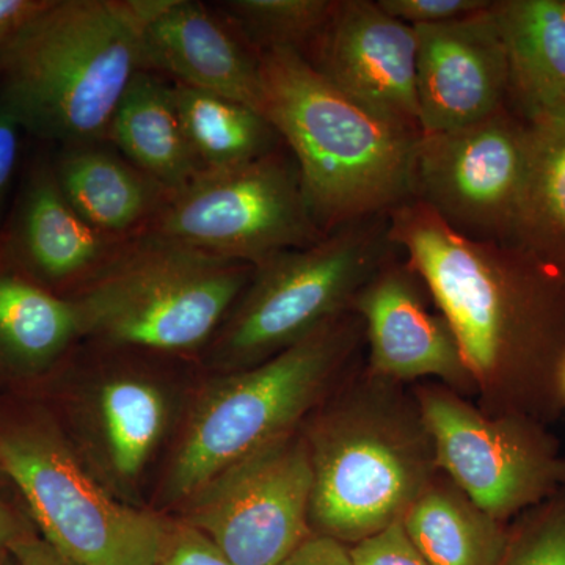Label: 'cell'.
<instances>
[{
    "label": "cell",
    "instance_id": "12",
    "mask_svg": "<svg viewBox=\"0 0 565 565\" xmlns=\"http://www.w3.org/2000/svg\"><path fill=\"white\" fill-rule=\"evenodd\" d=\"M526 161V121L509 106L462 128L422 134L412 200L468 239L512 243Z\"/></svg>",
    "mask_w": 565,
    "mask_h": 565
},
{
    "label": "cell",
    "instance_id": "31",
    "mask_svg": "<svg viewBox=\"0 0 565 565\" xmlns=\"http://www.w3.org/2000/svg\"><path fill=\"white\" fill-rule=\"evenodd\" d=\"M280 565H355L349 546L327 535L311 534Z\"/></svg>",
    "mask_w": 565,
    "mask_h": 565
},
{
    "label": "cell",
    "instance_id": "17",
    "mask_svg": "<svg viewBox=\"0 0 565 565\" xmlns=\"http://www.w3.org/2000/svg\"><path fill=\"white\" fill-rule=\"evenodd\" d=\"M131 241L93 228L63 195L54 169L46 167L29 182L11 247L29 273L51 285L73 286L76 292Z\"/></svg>",
    "mask_w": 565,
    "mask_h": 565
},
{
    "label": "cell",
    "instance_id": "8",
    "mask_svg": "<svg viewBox=\"0 0 565 565\" xmlns=\"http://www.w3.org/2000/svg\"><path fill=\"white\" fill-rule=\"evenodd\" d=\"M0 467L21 490L43 541L77 565H156L170 525L118 503L55 427L0 429Z\"/></svg>",
    "mask_w": 565,
    "mask_h": 565
},
{
    "label": "cell",
    "instance_id": "11",
    "mask_svg": "<svg viewBox=\"0 0 565 565\" xmlns=\"http://www.w3.org/2000/svg\"><path fill=\"white\" fill-rule=\"evenodd\" d=\"M313 468L302 426L226 467L188 500L189 526L234 565H280L313 534Z\"/></svg>",
    "mask_w": 565,
    "mask_h": 565
},
{
    "label": "cell",
    "instance_id": "23",
    "mask_svg": "<svg viewBox=\"0 0 565 565\" xmlns=\"http://www.w3.org/2000/svg\"><path fill=\"white\" fill-rule=\"evenodd\" d=\"M173 96L202 172L245 166L282 147L274 126L245 104L181 84H173Z\"/></svg>",
    "mask_w": 565,
    "mask_h": 565
},
{
    "label": "cell",
    "instance_id": "10",
    "mask_svg": "<svg viewBox=\"0 0 565 565\" xmlns=\"http://www.w3.org/2000/svg\"><path fill=\"white\" fill-rule=\"evenodd\" d=\"M438 470L478 508L509 523L565 492V456L548 426L487 414L438 382L412 386Z\"/></svg>",
    "mask_w": 565,
    "mask_h": 565
},
{
    "label": "cell",
    "instance_id": "16",
    "mask_svg": "<svg viewBox=\"0 0 565 565\" xmlns=\"http://www.w3.org/2000/svg\"><path fill=\"white\" fill-rule=\"evenodd\" d=\"M141 52L145 70L173 84L262 109V54L214 6L148 0Z\"/></svg>",
    "mask_w": 565,
    "mask_h": 565
},
{
    "label": "cell",
    "instance_id": "18",
    "mask_svg": "<svg viewBox=\"0 0 565 565\" xmlns=\"http://www.w3.org/2000/svg\"><path fill=\"white\" fill-rule=\"evenodd\" d=\"M52 169L77 214L115 239L145 236L173 193L99 145L65 148Z\"/></svg>",
    "mask_w": 565,
    "mask_h": 565
},
{
    "label": "cell",
    "instance_id": "25",
    "mask_svg": "<svg viewBox=\"0 0 565 565\" xmlns=\"http://www.w3.org/2000/svg\"><path fill=\"white\" fill-rule=\"evenodd\" d=\"M99 411L111 467L137 478L166 427V397L145 379L115 377L103 386Z\"/></svg>",
    "mask_w": 565,
    "mask_h": 565
},
{
    "label": "cell",
    "instance_id": "1",
    "mask_svg": "<svg viewBox=\"0 0 565 565\" xmlns=\"http://www.w3.org/2000/svg\"><path fill=\"white\" fill-rule=\"evenodd\" d=\"M473 377L476 405L545 424L565 411V278L515 243L468 239L426 204L388 214Z\"/></svg>",
    "mask_w": 565,
    "mask_h": 565
},
{
    "label": "cell",
    "instance_id": "13",
    "mask_svg": "<svg viewBox=\"0 0 565 565\" xmlns=\"http://www.w3.org/2000/svg\"><path fill=\"white\" fill-rule=\"evenodd\" d=\"M371 373L399 382H438L467 399L476 386L459 344L426 282L404 253L393 250L355 297Z\"/></svg>",
    "mask_w": 565,
    "mask_h": 565
},
{
    "label": "cell",
    "instance_id": "29",
    "mask_svg": "<svg viewBox=\"0 0 565 565\" xmlns=\"http://www.w3.org/2000/svg\"><path fill=\"white\" fill-rule=\"evenodd\" d=\"M355 565H429L408 537L403 522L393 523L349 546Z\"/></svg>",
    "mask_w": 565,
    "mask_h": 565
},
{
    "label": "cell",
    "instance_id": "28",
    "mask_svg": "<svg viewBox=\"0 0 565 565\" xmlns=\"http://www.w3.org/2000/svg\"><path fill=\"white\" fill-rule=\"evenodd\" d=\"M377 3L394 20L422 28L481 13L492 7L493 0H377Z\"/></svg>",
    "mask_w": 565,
    "mask_h": 565
},
{
    "label": "cell",
    "instance_id": "32",
    "mask_svg": "<svg viewBox=\"0 0 565 565\" xmlns=\"http://www.w3.org/2000/svg\"><path fill=\"white\" fill-rule=\"evenodd\" d=\"M21 129L13 114L0 106V202L9 189L17 167Z\"/></svg>",
    "mask_w": 565,
    "mask_h": 565
},
{
    "label": "cell",
    "instance_id": "37",
    "mask_svg": "<svg viewBox=\"0 0 565 565\" xmlns=\"http://www.w3.org/2000/svg\"><path fill=\"white\" fill-rule=\"evenodd\" d=\"M563 393H564V401H565V363L563 367Z\"/></svg>",
    "mask_w": 565,
    "mask_h": 565
},
{
    "label": "cell",
    "instance_id": "30",
    "mask_svg": "<svg viewBox=\"0 0 565 565\" xmlns=\"http://www.w3.org/2000/svg\"><path fill=\"white\" fill-rule=\"evenodd\" d=\"M156 565H234L206 535L188 523L170 525Z\"/></svg>",
    "mask_w": 565,
    "mask_h": 565
},
{
    "label": "cell",
    "instance_id": "36",
    "mask_svg": "<svg viewBox=\"0 0 565 565\" xmlns=\"http://www.w3.org/2000/svg\"><path fill=\"white\" fill-rule=\"evenodd\" d=\"M0 565H17V563H14V559L11 557L10 553H7V555L0 556Z\"/></svg>",
    "mask_w": 565,
    "mask_h": 565
},
{
    "label": "cell",
    "instance_id": "4",
    "mask_svg": "<svg viewBox=\"0 0 565 565\" xmlns=\"http://www.w3.org/2000/svg\"><path fill=\"white\" fill-rule=\"evenodd\" d=\"M259 111L299 167L308 207L326 236L412 200L422 134L353 102L297 52H263Z\"/></svg>",
    "mask_w": 565,
    "mask_h": 565
},
{
    "label": "cell",
    "instance_id": "20",
    "mask_svg": "<svg viewBox=\"0 0 565 565\" xmlns=\"http://www.w3.org/2000/svg\"><path fill=\"white\" fill-rule=\"evenodd\" d=\"M109 141L169 191H180L202 173L178 114L173 84L152 71H139L126 88Z\"/></svg>",
    "mask_w": 565,
    "mask_h": 565
},
{
    "label": "cell",
    "instance_id": "22",
    "mask_svg": "<svg viewBox=\"0 0 565 565\" xmlns=\"http://www.w3.org/2000/svg\"><path fill=\"white\" fill-rule=\"evenodd\" d=\"M527 161L514 241L565 278V109L526 121Z\"/></svg>",
    "mask_w": 565,
    "mask_h": 565
},
{
    "label": "cell",
    "instance_id": "27",
    "mask_svg": "<svg viewBox=\"0 0 565 565\" xmlns=\"http://www.w3.org/2000/svg\"><path fill=\"white\" fill-rule=\"evenodd\" d=\"M500 565H565V492L516 516Z\"/></svg>",
    "mask_w": 565,
    "mask_h": 565
},
{
    "label": "cell",
    "instance_id": "5",
    "mask_svg": "<svg viewBox=\"0 0 565 565\" xmlns=\"http://www.w3.org/2000/svg\"><path fill=\"white\" fill-rule=\"evenodd\" d=\"M363 345V321L349 311L266 362L214 379L173 457L167 498L188 501L241 457L299 429L359 366Z\"/></svg>",
    "mask_w": 565,
    "mask_h": 565
},
{
    "label": "cell",
    "instance_id": "9",
    "mask_svg": "<svg viewBox=\"0 0 565 565\" xmlns=\"http://www.w3.org/2000/svg\"><path fill=\"white\" fill-rule=\"evenodd\" d=\"M147 234L252 266L326 237L285 143L245 166L196 174L172 193Z\"/></svg>",
    "mask_w": 565,
    "mask_h": 565
},
{
    "label": "cell",
    "instance_id": "7",
    "mask_svg": "<svg viewBox=\"0 0 565 565\" xmlns=\"http://www.w3.org/2000/svg\"><path fill=\"white\" fill-rule=\"evenodd\" d=\"M388 226V214L363 218L255 266L212 338L214 366L223 373L255 366L352 311L355 297L393 250Z\"/></svg>",
    "mask_w": 565,
    "mask_h": 565
},
{
    "label": "cell",
    "instance_id": "35",
    "mask_svg": "<svg viewBox=\"0 0 565 565\" xmlns=\"http://www.w3.org/2000/svg\"><path fill=\"white\" fill-rule=\"evenodd\" d=\"M25 534L29 533L22 530L20 522L14 519L10 509L0 501V556L10 553L11 545L24 537Z\"/></svg>",
    "mask_w": 565,
    "mask_h": 565
},
{
    "label": "cell",
    "instance_id": "34",
    "mask_svg": "<svg viewBox=\"0 0 565 565\" xmlns=\"http://www.w3.org/2000/svg\"><path fill=\"white\" fill-rule=\"evenodd\" d=\"M47 0H0V44L10 39L25 21L39 13Z\"/></svg>",
    "mask_w": 565,
    "mask_h": 565
},
{
    "label": "cell",
    "instance_id": "19",
    "mask_svg": "<svg viewBox=\"0 0 565 565\" xmlns=\"http://www.w3.org/2000/svg\"><path fill=\"white\" fill-rule=\"evenodd\" d=\"M509 107L525 121L565 109V0H494Z\"/></svg>",
    "mask_w": 565,
    "mask_h": 565
},
{
    "label": "cell",
    "instance_id": "3",
    "mask_svg": "<svg viewBox=\"0 0 565 565\" xmlns=\"http://www.w3.org/2000/svg\"><path fill=\"white\" fill-rule=\"evenodd\" d=\"M147 9L148 0H47L0 44V106L65 148L109 141L115 110L145 70Z\"/></svg>",
    "mask_w": 565,
    "mask_h": 565
},
{
    "label": "cell",
    "instance_id": "15",
    "mask_svg": "<svg viewBox=\"0 0 565 565\" xmlns=\"http://www.w3.org/2000/svg\"><path fill=\"white\" fill-rule=\"evenodd\" d=\"M414 29L422 134L462 128L509 106L508 55L493 3L462 20Z\"/></svg>",
    "mask_w": 565,
    "mask_h": 565
},
{
    "label": "cell",
    "instance_id": "6",
    "mask_svg": "<svg viewBox=\"0 0 565 565\" xmlns=\"http://www.w3.org/2000/svg\"><path fill=\"white\" fill-rule=\"evenodd\" d=\"M255 266L141 236L71 294L82 337L115 349L195 352L210 345Z\"/></svg>",
    "mask_w": 565,
    "mask_h": 565
},
{
    "label": "cell",
    "instance_id": "14",
    "mask_svg": "<svg viewBox=\"0 0 565 565\" xmlns=\"http://www.w3.org/2000/svg\"><path fill=\"white\" fill-rule=\"evenodd\" d=\"M418 41L373 0H337L302 57L338 90L385 120L422 134L416 90Z\"/></svg>",
    "mask_w": 565,
    "mask_h": 565
},
{
    "label": "cell",
    "instance_id": "33",
    "mask_svg": "<svg viewBox=\"0 0 565 565\" xmlns=\"http://www.w3.org/2000/svg\"><path fill=\"white\" fill-rule=\"evenodd\" d=\"M10 555L17 565H77L36 535L25 534L14 542Z\"/></svg>",
    "mask_w": 565,
    "mask_h": 565
},
{
    "label": "cell",
    "instance_id": "2",
    "mask_svg": "<svg viewBox=\"0 0 565 565\" xmlns=\"http://www.w3.org/2000/svg\"><path fill=\"white\" fill-rule=\"evenodd\" d=\"M310 525L351 546L393 523L440 473L414 390L359 364L302 424Z\"/></svg>",
    "mask_w": 565,
    "mask_h": 565
},
{
    "label": "cell",
    "instance_id": "21",
    "mask_svg": "<svg viewBox=\"0 0 565 565\" xmlns=\"http://www.w3.org/2000/svg\"><path fill=\"white\" fill-rule=\"evenodd\" d=\"M403 525L429 565H500L511 531V523L487 514L441 471Z\"/></svg>",
    "mask_w": 565,
    "mask_h": 565
},
{
    "label": "cell",
    "instance_id": "26",
    "mask_svg": "<svg viewBox=\"0 0 565 565\" xmlns=\"http://www.w3.org/2000/svg\"><path fill=\"white\" fill-rule=\"evenodd\" d=\"M214 7L259 54L303 55L332 18L337 0H226Z\"/></svg>",
    "mask_w": 565,
    "mask_h": 565
},
{
    "label": "cell",
    "instance_id": "24",
    "mask_svg": "<svg viewBox=\"0 0 565 565\" xmlns=\"http://www.w3.org/2000/svg\"><path fill=\"white\" fill-rule=\"evenodd\" d=\"M82 337L76 305L31 278L0 269V352L29 367L46 366Z\"/></svg>",
    "mask_w": 565,
    "mask_h": 565
}]
</instances>
